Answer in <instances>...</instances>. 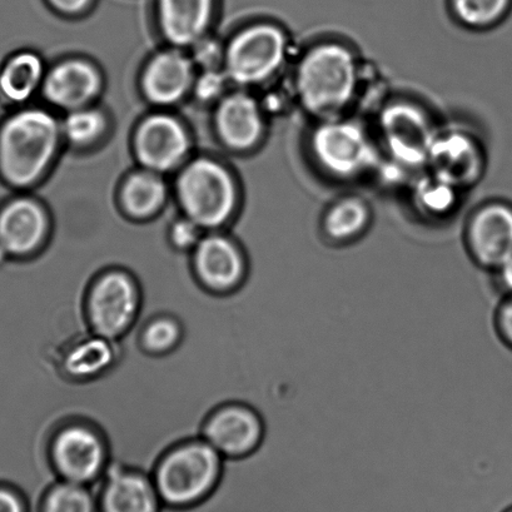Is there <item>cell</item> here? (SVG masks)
Returning a JSON list of instances; mask_svg holds the SVG:
<instances>
[{
  "mask_svg": "<svg viewBox=\"0 0 512 512\" xmlns=\"http://www.w3.org/2000/svg\"><path fill=\"white\" fill-rule=\"evenodd\" d=\"M361 66L350 48L336 42L317 44L297 64L295 89L301 106L322 119L340 117L355 101Z\"/></svg>",
  "mask_w": 512,
  "mask_h": 512,
  "instance_id": "obj_1",
  "label": "cell"
},
{
  "mask_svg": "<svg viewBox=\"0 0 512 512\" xmlns=\"http://www.w3.org/2000/svg\"><path fill=\"white\" fill-rule=\"evenodd\" d=\"M223 456L206 440L182 442L159 460L153 472L162 504L187 507L206 499L222 474Z\"/></svg>",
  "mask_w": 512,
  "mask_h": 512,
  "instance_id": "obj_2",
  "label": "cell"
},
{
  "mask_svg": "<svg viewBox=\"0 0 512 512\" xmlns=\"http://www.w3.org/2000/svg\"><path fill=\"white\" fill-rule=\"evenodd\" d=\"M56 119L41 109L13 116L0 131V171L13 185L27 186L47 168L58 146Z\"/></svg>",
  "mask_w": 512,
  "mask_h": 512,
  "instance_id": "obj_3",
  "label": "cell"
},
{
  "mask_svg": "<svg viewBox=\"0 0 512 512\" xmlns=\"http://www.w3.org/2000/svg\"><path fill=\"white\" fill-rule=\"evenodd\" d=\"M311 153L318 167L338 180L361 176L379 159L365 129L341 117L322 119L312 132Z\"/></svg>",
  "mask_w": 512,
  "mask_h": 512,
  "instance_id": "obj_4",
  "label": "cell"
},
{
  "mask_svg": "<svg viewBox=\"0 0 512 512\" xmlns=\"http://www.w3.org/2000/svg\"><path fill=\"white\" fill-rule=\"evenodd\" d=\"M142 308L138 282L123 268H107L94 278L86 297L89 327L97 335L117 341L131 330Z\"/></svg>",
  "mask_w": 512,
  "mask_h": 512,
  "instance_id": "obj_5",
  "label": "cell"
},
{
  "mask_svg": "<svg viewBox=\"0 0 512 512\" xmlns=\"http://www.w3.org/2000/svg\"><path fill=\"white\" fill-rule=\"evenodd\" d=\"M177 192L188 220L206 230L226 223L236 205L231 176L211 159L188 164L178 178Z\"/></svg>",
  "mask_w": 512,
  "mask_h": 512,
  "instance_id": "obj_6",
  "label": "cell"
},
{
  "mask_svg": "<svg viewBox=\"0 0 512 512\" xmlns=\"http://www.w3.org/2000/svg\"><path fill=\"white\" fill-rule=\"evenodd\" d=\"M290 43L282 29L258 24L237 34L227 49L228 76L240 84H260L280 72Z\"/></svg>",
  "mask_w": 512,
  "mask_h": 512,
  "instance_id": "obj_7",
  "label": "cell"
},
{
  "mask_svg": "<svg viewBox=\"0 0 512 512\" xmlns=\"http://www.w3.org/2000/svg\"><path fill=\"white\" fill-rule=\"evenodd\" d=\"M51 459L62 480L92 485L106 470L108 447L96 427L87 422L73 421L54 434Z\"/></svg>",
  "mask_w": 512,
  "mask_h": 512,
  "instance_id": "obj_8",
  "label": "cell"
},
{
  "mask_svg": "<svg viewBox=\"0 0 512 512\" xmlns=\"http://www.w3.org/2000/svg\"><path fill=\"white\" fill-rule=\"evenodd\" d=\"M381 141L392 161L401 167H419L427 163L437 133L419 107L394 103L380 117Z\"/></svg>",
  "mask_w": 512,
  "mask_h": 512,
  "instance_id": "obj_9",
  "label": "cell"
},
{
  "mask_svg": "<svg viewBox=\"0 0 512 512\" xmlns=\"http://www.w3.org/2000/svg\"><path fill=\"white\" fill-rule=\"evenodd\" d=\"M266 435L265 420L255 407L240 402L213 411L202 430V439L223 457H242L261 446Z\"/></svg>",
  "mask_w": 512,
  "mask_h": 512,
  "instance_id": "obj_10",
  "label": "cell"
},
{
  "mask_svg": "<svg viewBox=\"0 0 512 512\" xmlns=\"http://www.w3.org/2000/svg\"><path fill=\"white\" fill-rule=\"evenodd\" d=\"M191 258L197 280L212 292L236 290L247 276L246 252L225 236L202 237Z\"/></svg>",
  "mask_w": 512,
  "mask_h": 512,
  "instance_id": "obj_11",
  "label": "cell"
},
{
  "mask_svg": "<svg viewBox=\"0 0 512 512\" xmlns=\"http://www.w3.org/2000/svg\"><path fill=\"white\" fill-rule=\"evenodd\" d=\"M466 247L472 261L494 272L512 256V210L489 205L472 216L466 228Z\"/></svg>",
  "mask_w": 512,
  "mask_h": 512,
  "instance_id": "obj_12",
  "label": "cell"
},
{
  "mask_svg": "<svg viewBox=\"0 0 512 512\" xmlns=\"http://www.w3.org/2000/svg\"><path fill=\"white\" fill-rule=\"evenodd\" d=\"M99 511L159 512L162 501L156 485L146 472L108 461L99 479Z\"/></svg>",
  "mask_w": 512,
  "mask_h": 512,
  "instance_id": "obj_13",
  "label": "cell"
},
{
  "mask_svg": "<svg viewBox=\"0 0 512 512\" xmlns=\"http://www.w3.org/2000/svg\"><path fill=\"white\" fill-rule=\"evenodd\" d=\"M190 146L187 132L177 119L153 116L139 127L136 151L139 161L152 171H167L186 156Z\"/></svg>",
  "mask_w": 512,
  "mask_h": 512,
  "instance_id": "obj_14",
  "label": "cell"
},
{
  "mask_svg": "<svg viewBox=\"0 0 512 512\" xmlns=\"http://www.w3.org/2000/svg\"><path fill=\"white\" fill-rule=\"evenodd\" d=\"M427 163L432 175L459 188L470 185L481 172V152L464 133L437 134Z\"/></svg>",
  "mask_w": 512,
  "mask_h": 512,
  "instance_id": "obj_15",
  "label": "cell"
},
{
  "mask_svg": "<svg viewBox=\"0 0 512 512\" xmlns=\"http://www.w3.org/2000/svg\"><path fill=\"white\" fill-rule=\"evenodd\" d=\"M46 233V216L37 203L14 201L0 213V247L8 256L31 255L41 246Z\"/></svg>",
  "mask_w": 512,
  "mask_h": 512,
  "instance_id": "obj_16",
  "label": "cell"
},
{
  "mask_svg": "<svg viewBox=\"0 0 512 512\" xmlns=\"http://www.w3.org/2000/svg\"><path fill=\"white\" fill-rule=\"evenodd\" d=\"M216 124L223 141L235 149L255 146L265 126L260 106L245 93L232 94L221 103Z\"/></svg>",
  "mask_w": 512,
  "mask_h": 512,
  "instance_id": "obj_17",
  "label": "cell"
},
{
  "mask_svg": "<svg viewBox=\"0 0 512 512\" xmlns=\"http://www.w3.org/2000/svg\"><path fill=\"white\" fill-rule=\"evenodd\" d=\"M192 82L190 59L178 52L158 54L148 64L143 88L153 103L171 104L185 96Z\"/></svg>",
  "mask_w": 512,
  "mask_h": 512,
  "instance_id": "obj_18",
  "label": "cell"
},
{
  "mask_svg": "<svg viewBox=\"0 0 512 512\" xmlns=\"http://www.w3.org/2000/svg\"><path fill=\"white\" fill-rule=\"evenodd\" d=\"M101 79L96 69L83 61H68L53 69L44 82L49 102L63 108L82 106L96 96Z\"/></svg>",
  "mask_w": 512,
  "mask_h": 512,
  "instance_id": "obj_19",
  "label": "cell"
},
{
  "mask_svg": "<svg viewBox=\"0 0 512 512\" xmlns=\"http://www.w3.org/2000/svg\"><path fill=\"white\" fill-rule=\"evenodd\" d=\"M212 0H159L163 33L177 46H190L210 23Z\"/></svg>",
  "mask_w": 512,
  "mask_h": 512,
  "instance_id": "obj_20",
  "label": "cell"
},
{
  "mask_svg": "<svg viewBox=\"0 0 512 512\" xmlns=\"http://www.w3.org/2000/svg\"><path fill=\"white\" fill-rule=\"evenodd\" d=\"M370 222V208L364 200L354 196L341 198L323 216V236L333 245H349L364 235Z\"/></svg>",
  "mask_w": 512,
  "mask_h": 512,
  "instance_id": "obj_21",
  "label": "cell"
},
{
  "mask_svg": "<svg viewBox=\"0 0 512 512\" xmlns=\"http://www.w3.org/2000/svg\"><path fill=\"white\" fill-rule=\"evenodd\" d=\"M139 315L142 317L139 342L149 354H168L180 345L183 337V327L177 317L169 315V313L154 311L144 301H142Z\"/></svg>",
  "mask_w": 512,
  "mask_h": 512,
  "instance_id": "obj_22",
  "label": "cell"
},
{
  "mask_svg": "<svg viewBox=\"0 0 512 512\" xmlns=\"http://www.w3.org/2000/svg\"><path fill=\"white\" fill-rule=\"evenodd\" d=\"M99 480L92 485L59 479L43 496L41 512H98Z\"/></svg>",
  "mask_w": 512,
  "mask_h": 512,
  "instance_id": "obj_23",
  "label": "cell"
},
{
  "mask_svg": "<svg viewBox=\"0 0 512 512\" xmlns=\"http://www.w3.org/2000/svg\"><path fill=\"white\" fill-rule=\"evenodd\" d=\"M42 72V61L36 54H19L4 67L0 74V91L9 101H26L41 82Z\"/></svg>",
  "mask_w": 512,
  "mask_h": 512,
  "instance_id": "obj_24",
  "label": "cell"
},
{
  "mask_svg": "<svg viewBox=\"0 0 512 512\" xmlns=\"http://www.w3.org/2000/svg\"><path fill=\"white\" fill-rule=\"evenodd\" d=\"M166 188L153 173L143 172L132 176L124 186L123 202L133 216L146 217L162 205Z\"/></svg>",
  "mask_w": 512,
  "mask_h": 512,
  "instance_id": "obj_25",
  "label": "cell"
},
{
  "mask_svg": "<svg viewBox=\"0 0 512 512\" xmlns=\"http://www.w3.org/2000/svg\"><path fill=\"white\" fill-rule=\"evenodd\" d=\"M510 0H451L452 11L466 27L485 28L504 16Z\"/></svg>",
  "mask_w": 512,
  "mask_h": 512,
  "instance_id": "obj_26",
  "label": "cell"
},
{
  "mask_svg": "<svg viewBox=\"0 0 512 512\" xmlns=\"http://www.w3.org/2000/svg\"><path fill=\"white\" fill-rule=\"evenodd\" d=\"M457 188L449 182L431 175L419 183L416 190V201L422 211L431 216H444L454 207Z\"/></svg>",
  "mask_w": 512,
  "mask_h": 512,
  "instance_id": "obj_27",
  "label": "cell"
},
{
  "mask_svg": "<svg viewBox=\"0 0 512 512\" xmlns=\"http://www.w3.org/2000/svg\"><path fill=\"white\" fill-rule=\"evenodd\" d=\"M104 119L102 114L88 109L76 111L64 122V132L74 143H88L103 131Z\"/></svg>",
  "mask_w": 512,
  "mask_h": 512,
  "instance_id": "obj_28",
  "label": "cell"
},
{
  "mask_svg": "<svg viewBox=\"0 0 512 512\" xmlns=\"http://www.w3.org/2000/svg\"><path fill=\"white\" fill-rule=\"evenodd\" d=\"M200 226L195 222L188 220L177 221L169 231V241L175 250L188 253L193 252L198 242L202 240ZM191 252V253H192Z\"/></svg>",
  "mask_w": 512,
  "mask_h": 512,
  "instance_id": "obj_29",
  "label": "cell"
},
{
  "mask_svg": "<svg viewBox=\"0 0 512 512\" xmlns=\"http://www.w3.org/2000/svg\"><path fill=\"white\" fill-rule=\"evenodd\" d=\"M494 325L502 344L512 350V296L502 297L495 311Z\"/></svg>",
  "mask_w": 512,
  "mask_h": 512,
  "instance_id": "obj_30",
  "label": "cell"
},
{
  "mask_svg": "<svg viewBox=\"0 0 512 512\" xmlns=\"http://www.w3.org/2000/svg\"><path fill=\"white\" fill-rule=\"evenodd\" d=\"M0 512H28L26 497L11 485L0 482Z\"/></svg>",
  "mask_w": 512,
  "mask_h": 512,
  "instance_id": "obj_31",
  "label": "cell"
},
{
  "mask_svg": "<svg viewBox=\"0 0 512 512\" xmlns=\"http://www.w3.org/2000/svg\"><path fill=\"white\" fill-rule=\"evenodd\" d=\"M223 86H225V78L220 73L208 71L197 83V96L203 101L215 98L221 93Z\"/></svg>",
  "mask_w": 512,
  "mask_h": 512,
  "instance_id": "obj_32",
  "label": "cell"
},
{
  "mask_svg": "<svg viewBox=\"0 0 512 512\" xmlns=\"http://www.w3.org/2000/svg\"><path fill=\"white\" fill-rule=\"evenodd\" d=\"M492 273H494L496 286L502 295L512 296V256Z\"/></svg>",
  "mask_w": 512,
  "mask_h": 512,
  "instance_id": "obj_33",
  "label": "cell"
},
{
  "mask_svg": "<svg viewBox=\"0 0 512 512\" xmlns=\"http://www.w3.org/2000/svg\"><path fill=\"white\" fill-rule=\"evenodd\" d=\"M51 3L54 7L59 9V11L74 13L86 7L88 0H51Z\"/></svg>",
  "mask_w": 512,
  "mask_h": 512,
  "instance_id": "obj_34",
  "label": "cell"
},
{
  "mask_svg": "<svg viewBox=\"0 0 512 512\" xmlns=\"http://www.w3.org/2000/svg\"><path fill=\"white\" fill-rule=\"evenodd\" d=\"M217 53V48L213 47L212 44H206L203 46L201 51L197 52L198 62L205 64V66H211L213 61H215V56Z\"/></svg>",
  "mask_w": 512,
  "mask_h": 512,
  "instance_id": "obj_35",
  "label": "cell"
},
{
  "mask_svg": "<svg viewBox=\"0 0 512 512\" xmlns=\"http://www.w3.org/2000/svg\"><path fill=\"white\" fill-rule=\"evenodd\" d=\"M504 512H512V507H510V509H507L506 511Z\"/></svg>",
  "mask_w": 512,
  "mask_h": 512,
  "instance_id": "obj_36",
  "label": "cell"
}]
</instances>
